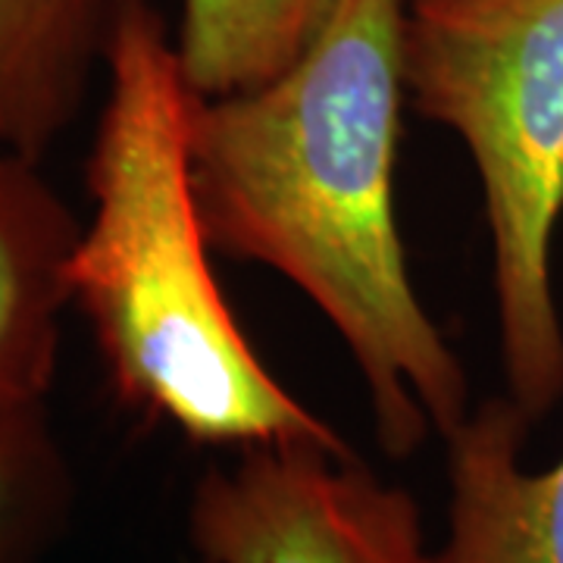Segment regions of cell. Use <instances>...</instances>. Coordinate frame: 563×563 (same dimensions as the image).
<instances>
[{
    "label": "cell",
    "mask_w": 563,
    "mask_h": 563,
    "mask_svg": "<svg viewBox=\"0 0 563 563\" xmlns=\"http://www.w3.org/2000/svg\"><path fill=\"white\" fill-rule=\"evenodd\" d=\"M188 532L203 563H439L413 495L322 444L244 448L229 470L210 466Z\"/></svg>",
    "instance_id": "obj_4"
},
{
    "label": "cell",
    "mask_w": 563,
    "mask_h": 563,
    "mask_svg": "<svg viewBox=\"0 0 563 563\" xmlns=\"http://www.w3.org/2000/svg\"><path fill=\"white\" fill-rule=\"evenodd\" d=\"M122 0H0V151L38 161L88 101Z\"/></svg>",
    "instance_id": "obj_7"
},
{
    "label": "cell",
    "mask_w": 563,
    "mask_h": 563,
    "mask_svg": "<svg viewBox=\"0 0 563 563\" xmlns=\"http://www.w3.org/2000/svg\"><path fill=\"white\" fill-rule=\"evenodd\" d=\"M76 235L41 163L0 151V410L44 404L54 385Z\"/></svg>",
    "instance_id": "obj_6"
},
{
    "label": "cell",
    "mask_w": 563,
    "mask_h": 563,
    "mask_svg": "<svg viewBox=\"0 0 563 563\" xmlns=\"http://www.w3.org/2000/svg\"><path fill=\"white\" fill-rule=\"evenodd\" d=\"M69 476L44 404L0 410V563H32L57 532Z\"/></svg>",
    "instance_id": "obj_9"
},
{
    "label": "cell",
    "mask_w": 563,
    "mask_h": 563,
    "mask_svg": "<svg viewBox=\"0 0 563 563\" xmlns=\"http://www.w3.org/2000/svg\"><path fill=\"white\" fill-rule=\"evenodd\" d=\"M529 429L532 420L501 395L444 435L448 536L439 563H563V454L526 470Z\"/></svg>",
    "instance_id": "obj_5"
},
{
    "label": "cell",
    "mask_w": 563,
    "mask_h": 563,
    "mask_svg": "<svg viewBox=\"0 0 563 563\" xmlns=\"http://www.w3.org/2000/svg\"><path fill=\"white\" fill-rule=\"evenodd\" d=\"M407 0H339L279 76L191 103V173L217 254L269 266L332 322L376 442L454 432L470 379L422 307L395 213Z\"/></svg>",
    "instance_id": "obj_1"
},
{
    "label": "cell",
    "mask_w": 563,
    "mask_h": 563,
    "mask_svg": "<svg viewBox=\"0 0 563 563\" xmlns=\"http://www.w3.org/2000/svg\"><path fill=\"white\" fill-rule=\"evenodd\" d=\"M85 188L88 222L66 263L120 401L191 444H322L342 432L269 373L213 273L191 173V103L176 35L151 0H122Z\"/></svg>",
    "instance_id": "obj_2"
},
{
    "label": "cell",
    "mask_w": 563,
    "mask_h": 563,
    "mask_svg": "<svg viewBox=\"0 0 563 563\" xmlns=\"http://www.w3.org/2000/svg\"><path fill=\"white\" fill-rule=\"evenodd\" d=\"M401 69L407 103L476 169L504 395L536 426L563 401V0H407Z\"/></svg>",
    "instance_id": "obj_3"
},
{
    "label": "cell",
    "mask_w": 563,
    "mask_h": 563,
    "mask_svg": "<svg viewBox=\"0 0 563 563\" xmlns=\"http://www.w3.org/2000/svg\"><path fill=\"white\" fill-rule=\"evenodd\" d=\"M339 0H179L173 29L198 98H222L279 76L307 51Z\"/></svg>",
    "instance_id": "obj_8"
}]
</instances>
